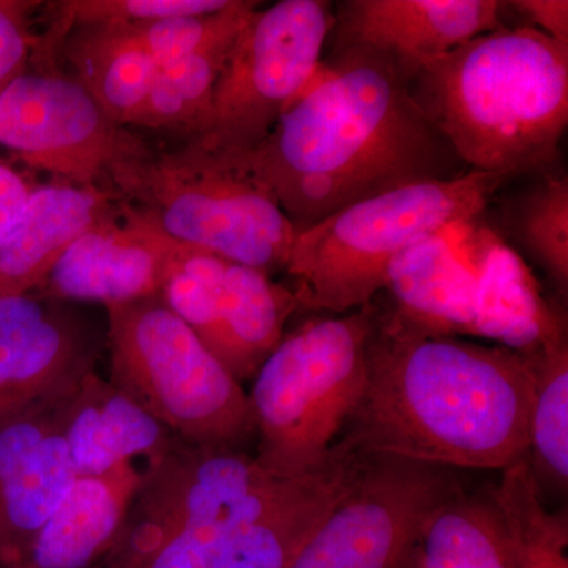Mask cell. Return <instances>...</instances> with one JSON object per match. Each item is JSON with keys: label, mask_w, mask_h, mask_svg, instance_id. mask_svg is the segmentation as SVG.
Returning a JSON list of instances; mask_svg holds the SVG:
<instances>
[{"label": "cell", "mask_w": 568, "mask_h": 568, "mask_svg": "<svg viewBox=\"0 0 568 568\" xmlns=\"http://www.w3.org/2000/svg\"><path fill=\"white\" fill-rule=\"evenodd\" d=\"M226 155L263 183L297 233L368 197L467 173L402 73L357 48L321 62L257 148Z\"/></svg>", "instance_id": "cell-1"}, {"label": "cell", "mask_w": 568, "mask_h": 568, "mask_svg": "<svg viewBox=\"0 0 568 568\" xmlns=\"http://www.w3.org/2000/svg\"><path fill=\"white\" fill-rule=\"evenodd\" d=\"M536 355L425 335L377 308L366 386L339 439L364 454L452 469L529 455Z\"/></svg>", "instance_id": "cell-2"}, {"label": "cell", "mask_w": 568, "mask_h": 568, "mask_svg": "<svg viewBox=\"0 0 568 568\" xmlns=\"http://www.w3.org/2000/svg\"><path fill=\"white\" fill-rule=\"evenodd\" d=\"M407 89L470 171L545 170L568 125V44L500 28L426 63Z\"/></svg>", "instance_id": "cell-3"}, {"label": "cell", "mask_w": 568, "mask_h": 568, "mask_svg": "<svg viewBox=\"0 0 568 568\" xmlns=\"http://www.w3.org/2000/svg\"><path fill=\"white\" fill-rule=\"evenodd\" d=\"M108 193L164 234L257 268L286 267L297 230L267 189L233 156L200 141L138 134L108 174Z\"/></svg>", "instance_id": "cell-4"}, {"label": "cell", "mask_w": 568, "mask_h": 568, "mask_svg": "<svg viewBox=\"0 0 568 568\" xmlns=\"http://www.w3.org/2000/svg\"><path fill=\"white\" fill-rule=\"evenodd\" d=\"M508 181L467 171L368 197L295 234L284 271L301 310L355 312L386 290L388 268L407 248L469 223Z\"/></svg>", "instance_id": "cell-5"}, {"label": "cell", "mask_w": 568, "mask_h": 568, "mask_svg": "<svg viewBox=\"0 0 568 568\" xmlns=\"http://www.w3.org/2000/svg\"><path fill=\"white\" fill-rule=\"evenodd\" d=\"M376 316L369 304L306 321L257 369L248 398L265 469L298 477L327 457L364 395Z\"/></svg>", "instance_id": "cell-6"}, {"label": "cell", "mask_w": 568, "mask_h": 568, "mask_svg": "<svg viewBox=\"0 0 568 568\" xmlns=\"http://www.w3.org/2000/svg\"><path fill=\"white\" fill-rule=\"evenodd\" d=\"M110 381L190 446L245 450L248 394L160 295L106 306Z\"/></svg>", "instance_id": "cell-7"}, {"label": "cell", "mask_w": 568, "mask_h": 568, "mask_svg": "<svg viewBox=\"0 0 568 568\" xmlns=\"http://www.w3.org/2000/svg\"><path fill=\"white\" fill-rule=\"evenodd\" d=\"M334 22L321 0L257 7L224 58L209 132L194 141L231 155L257 148L312 81Z\"/></svg>", "instance_id": "cell-8"}, {"label": "cell", "mask_w": 568, "mask_h": 568, "mask_svg": "<svg viewBox=\"0 0 568 568\" xmlns=\"http://www.w3.org/2000/svg\"><path fill=\"white\" fill-rule=\"evenodd\" d=\"M301 477L276 476L245 450L175 439L142 467L121 536L102 567L136 558L175 534L230 530L252 523L276 506Z\"/></svg>", "instance_id": "cell-9"}, {"label": "cell", "mask_w": 568, "mask_h": 568, "mask_svg": "<svg viewBox=\"0 0 568 568\" xmlns=\"http://www.w3.org/2000/svg\"><path fill=\"white\" fill-rule=\"evenodd\" d=\"M462 489L452 467L365 454L351 487L287 568H407L428 519Z\"/></svg>", "instance_id": "cell-10"}, {"label": "cell", "mask_w": 568, "mask_h": 568, "mask_svg": "<svg viewBox=\"0 0 568 568\" xmlns=\"http://www.w3.org/2000/svg\"><path fill=\"white\" fill-rule=\"evenodd\" d=\"M160 298L197 335L231 375H256L298 306L271 275L168 235Z\"/></svg>", "instance_id": "cell-11"}, {"label": "cell", "mask_w": 568, "mask_h": 568, "mask_svg": "<svg viewBox=\"0 0 568 568\" xmlns=\"http://www.w3.org/2000/svg\"><path fill=\"white\" fill-rule=\"evenodd\" d=\"M138 134L112 122L71 74L29 65L0 91V148L59 182L108 193L112 164Z\"/></svg>", "instance_id": "cell-12"}, {"label": "cell", "mask_w": 568, "mask_h": 568, "mask_svg": "<svg viewBox=\"0 0 568 568\" xmlns=\"http://www.w3.org/2000/svg\"><path fill=\"white\" fill-rule=\"evenodd\" d=\"M102 338L67 302L0 298V424L69 394L95 372Z\"/></svg>", "instance_id": "cell-13"}, {"label": "cell", "mask_w": 568, "mask_h": 568, "mask_svg": "<svg viewBox=\"0 0 568 568\" xmlns=\"http://www.w3.org/2000/svg\"><path fill=\"white\" fill-rule=\"evenodd\" d=\"M166 241L144 213L115 197L111 211L67 248L36 293L104 308L159 295Z\"/></svg>", "instance_id": "cell-14"}, {"label": "cell", "mask_w": 568, "mask_h": 568, "mask_svg": "<svg viewBox=\"0 0 568 568\" xmlns=\"http://www.w3.org/2000/svg\"><path fill=\"white\" fill-rule=\"evenodd\" d=\"M497 0H347L336 14V50L387 59L406 82L459 44L504 28Z\"/></svg>", "instance_id": "cell-15"}, {"label": "cell", "mask_w": 568, "mask_h": 568, "mask_svg": "<svg viewBox=\"0 0 568 568\" xmlns=\"http://www.w3.org/2000/svg\"><path fill=\"white\" fill-rule=\"evenodd\" d=\"M61 398L0 424V568L17 567L77 480L59 424Z\"/></svg>", "instance_id": "cell-16"}, {"label": "cell", "mask_w": 568, "mask_h": 568, "mask_svg": "<svg viewBox=\"0 0 568 568\" xmlns=\"http://www.w3.org/2000/svg\"><path fill=\"white\" fill-rule=\"evenodd\" d=\"M474 222L455 227L459 248L476 272L473 335L525 354L567 338L566 325L521 256L495 231Z\"/></svg>", "instance_id": "cell-17"}, {"label": "cell", "mask_w": 568, "mask_h": 568, "mask_svg": "<svg viewBox=\"0 0 568 568\" xmlns=\"http://www.w3.org/2000/svg\"><path fill=\"white\" fill-rule=\"evenodd\" d=\"M59 424L78 477L142 467L178 437L97 372L59 399Z\"/></svg>", "instance_id": "cell-18"}, {"label": "cell", "mask_w": 568, "mask_h": 568, "mask_svg": "<svg viewBox=\"0 0 568 568\" xmlns=\"http://www.w3.org/2000/svg\"><path fill=\"white\" fill-rule=\"evenodd\" d=\"M141 469L77 477L14 568H100L121 536Z\"/></svg>", "instance_id": "cell-19"}, {"label": "cell", "mask_w": 568, "mask_h": 568, "mask_svg": "<svg viewBox=\"0 0 568 568\" xmlns=\"http://www.w3.org/2000/svg\"><path fill=\"white\" fill-rule=\"evenodd\" d=\"M455 227L410 246L388 268L392 312L425 335H473L476 272L459 248Z\"/></svg>", "instance_id": "cell-20"}, {"label": "cell", "mask_w": 568, "mask_h": 568, "mask_svg": "<svg viewBox=\"0 0 568 568\" xmlns=\"http://www.w3.org/2000/svg\"><path fill=\"white\" fill-rule=\"evenodd\" d=\"M114 203L111 193L73 183L33 189L0 248V298L39 291L67 248Z\"/></svg>", "instance_id": "cell-21"}, {"label": "cell", "mask_w": 568, "mask_h": 568, "mask_svg": "<svg viewBox=\"0 0 568 568\" xmlns=\"http://www.w3.org/2000/svg\"><path fill=\"white\" fill-rule=\"evenodd\" d=\"M55 47L108 118L133 130L159 65L111 26L71 28Z\"/></svg>", "instance_id": "cell-22"}, {"label": "cell", "mask_w": 568, "mask_h": 568, "mask_svg": "<svg viewBox=\"0 0 568 568\" xmlns=\"http://www.w3.org/2000/svg\"><path fill=\"white\" fill-rule=\"evenodd\" d=\"M418 551L424 568H518L493 489H462L437 508L426 523Z\"/></svg>", "instance_id": "cell-23"}, {"label": "cell", "mask_w": 568, "mask_h": 568, "mask_svg": "<svg viewBox=\"0 0 568 568\" xmlns=\"http://www.w3.org/2000/svg\"><path fill=\"white\" fill-rule=\"evenodd\" d=\"M234 39L156 67L133 130L171 141L203 138L211 126L216 80Z\"/></svg>", "instance_id": "cell-24"}, {"label": "cell", "mask_w": 568, "mask_h": 568, "mask_svg": "<svg viewBox=\"0 0 568 568\" xmlns=\"http://www.w3.org/2000/svg\"><path fill=\"white\" fill-rule=\"evenodd\" d=\"M493 495L506 518L518 568H568L567 515L545 507L529 455L503 470Z\"/></svg>", "instance_id": "cell-25"}, {"label": "cell", "mask_w": 568, "mask_h": 568, "mask_svg": "<svg viewBox=\"0 0 568 568\" xmlns=\"http://www.w3.org/2000/svg\"><path fill=\"white\" fill-rule=\"evenodd\" d=\"M536 355V390L529 420V458L534 473L567 488L568 346L567 338Z\"/></svg>", "instance_id": "cell-26"}, {"label": "cell", "mask_w": 568, "mask_h": 568, "mask_svg": "<svg viewBox=\"0 0 568 568\" xmlns=\"http://www.w3.org/2000/svg\"><path fill=\"white\" fill-rule=\"evenodd\" d=\"M260 3L233 0L227 9L197 17L111 26L156 65L178 61L212 44L233 40ZM93 26V24H92ZM103 26V24H100Z\"/></svg>", "instance_id": "cell-27"}, {"label": "cell", "mask_w": 568, "mask_h": 568, "mask_svg": "<svg viewBox=\"0 0 568 568\" xmlns=\"http://www.w3.org/2000/svg\"><path fill=\"white\" fill-rule=\"evenodd\" d=\"M515 227L519 242L547 272L560 293L568 287V181L547 175L519 201Z\"/></svg>", "instance_id": "cell-28"}, {"label": "cell", "mask_w": 568, "mask_h": 568, "mask_svg": "<svg viewBox=\"0 0 568 568\" xmlns=\"http://www.w3.org/2000/svg\"><path fill=\"white\" fill-rule=\"evenodd\" d=\"M233 0H63L52 3L58 17L36 52L51 51L63 33L78 26H125L222 11Z\"/></svg>", "instance_id": "cell-29"}, {"label": "cell", "mask_w": 568, "mask_h": 568, "mask_svg": "<svg viewBox=\"0 0 568 568\" xmlns=\"http://www.w3.org/2000/svg\"><path fill=\"white\" fill-rule=\"evenodd\" d=\"M40 6V2L0 0V91L31 65L37 39L29 31V20Z\"/></svg>", "instance_id": "cell-30"}, {"label": "cell", "mask_w": 568, "mask_h": 568, "mask_svg": "<svg viewBox=\"0 0 568 568\" xmlns=\"http://www.w3.org/2000/svg\"><path fill=\"white\" fill-rule=\"evenodd\" d=\"M32 190L18 171L0 162V248L21 219Z\"/></svg>", "instance_id": "cell-31"}, {"label": "cell", "mask_w": 568, "mask_h": 568, "mask_svg": "<svg viewBox=\"0 0 568 568\" xmlns=\"http://www.w3.org/2000/svg\"><path fill=\"white\" fill-rule=\"evenodd\" d=\"M528 18L537 29L549 39L568 44V2L567 0H514L507 2Z\"/></svg>", "instance_id": "cell-32"}]
</instances>
